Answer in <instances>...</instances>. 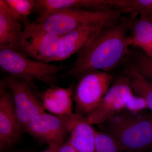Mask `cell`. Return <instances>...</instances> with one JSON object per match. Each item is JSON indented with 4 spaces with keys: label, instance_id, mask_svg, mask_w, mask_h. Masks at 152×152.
I'll use <instances>...</instances> for the list:
<instances>
[{
    "label": "cell",
    "instance_id": "cell-1",
    "mask_svg": "<svg viewBox=\"0 0 152 152\" xmlns=\"http://www.w3.org/2000/svg\"><path fill=\"white\" fill-rule=\"evenodd\" d=\"M130 20L103 29L78 53L65 76L80 78L95 71L107 72L117 67L129 54Z\"/></svg>",
    "mask_w": 152,
    "mask_h": 152
},
{
    "label": "cell",
    "instance_id": "cell-2",
    "mask_svg": "<svg viewBox=\"0 0 152 152\" xmlns=\"http://www.w3.org/2000/svg\"><path fill=\"white\" fill-rule=\"evenodd\" d=\"M103 29L86 27L59 35L30 23L24 30L22 53L48 64L64 61L78 53Z\"/></svg>",
    "mask_w": 152,
    "mask_h": 152
},
{
    "label": "cell",
    "instance_id": "cell-3",
    "mask_svg": "<svg viewBox=\"0 0 152 152\" xmlns=\"http://www.w3.org/2000/svg\"><path fill=\"white\" fill-rule=\"evenodd\" d=\"M122 12L118 9L100 11L71 9L39 15L32 24L59 35L66 34L86 27H109L118 23Z\"/></svg>",
    "mask_w": 152,
    "mask_h": 152
},
{
    "label": "cell",
    "instance_id": "cell-4",
    "mask_svg": "<svg viewBox=\"0 0 152 152\" xmlns=\"http://www.w3.org/2000/svg\"><path fill=\"white\" fill-rule=\"evenodd\" d=\"M100 125L124 151L140 152L152 146L151 114L145 111H123Z\"/></svg>",
    "mask_w": 152,
    "mask_h": 152
},
{
    "label": "cell",
    "instance_id": "cell-5",
    "mask_svg": "<svg viewBox=\"0 0 152 152\" xmlns=\"http://www.w3.org/2000/svg\"><path fill=\"white\" fill-rule=\"evenodd\" d=\"M0 67L8 76L29 81H40L56 86L58 75L66 68L41 62L10 49L0 48Z\"/></svg>",
    "mask_w": 152,
    "mask_h": 152
},
{
    "label": "cell",
    "instance_id": "cell-6",
    "mask_svg": "<svg viewBox=\"0 0 152 152\" xmlns=\"http://www.w3.org/2000/svg\"><path fill=\"white\" fill-rule=\"evenodd\" d=\"M74 96L75 113L86 117L98 105L113 82V77L107 72L95 71L79 79Z\"/></svg>",
    "mask_w": 152,
    "mask_h": 152
},
{
    "label": "cell",
    "instance_id": "cell-7",
    "mask_svg": "<svg viewBox=\"0 0 152 152\" xmlns=\"http://www.w3.org/2000/svg\"><path fill=\"white\" fill-rule=\"evenodd\" d=\"M12 95L20 123L24 129L30 121L45 113L34 82L7 76L3 79Z\"/></svg>",
    "mask_w": 152,
    "mask_h": 152
},
{
    "label": "cell",
    "instance_id": "cell-8",
    "mask_svg": "<svg viewBox=\"0 0 152 152\" xmlns=\"http://www.w3.org/2000/svg\"><path fill=\"white\" fill-rule=\"evenodd\" d=\"M134 94L127 76L117 79L100 103L85 117L90 124L101 125L123 111Z\"/></svg>",
    "mask_w": 152,
    "mask_h": 152
},
{
    "label": "cell",
    "instance_id": "cell-9",
    "mask_svg": "<svg viewBox=\"0 0 152 152\" xmlns=\"http://www.w3.org/2000/svg\"><path fill=\"white\" fill-rule=\"evenodd\" d=\"M24 133L12 93L1 79L0 81V149L18 142Z\"/></svg>",
    "mask_w": 152,
    "mask_h": 152
},
{
    "label": "cell",
    "instance_id": "cell-10",
    "mask_svg": "<svg viewBox=\"0 0 152 152\" xmlns=\"http://www.w3.org/2000/svg\"><path fill=\"white\" fill-rule=\"evenodd\" d=\"M27 132L42 143L58 147L66 142L69 135L65 121L63 116L45 113L31 120L26 127Z\"/></svg>",
    "mask_w": 152,
    "mask_h": 152
},
{
    "label": "cell",
    "instance_id": "cell-11",
    "mask_svg": "<svg viewBox=\"0 0 152 152\" xmlns=\"http://www.w3.org/2000/svg\"><path fill=\"white\" fill-rule=\"evenodd\" d=\"M69 132L68 142L77 152H95V130L85 117L76 113L61 116Z\"/></svg>",
    "mask_w": 152,
    "mask_h": 152
},
{
    "label": "cell",
    "instance_id": "cell-12",
    "mask_svg": "<svg viewBox=\"0 0 152 152\" xmlns=\"http://www.w3.org/2000/svg\"><path fill=\"white\" fill-rule=\"evenodd\" d=\"M24 30L22 23L12 14L4 0H0V48L22 53Z\"/></svg>",
    "mask_w": 152,
    "mask_h": 152
},
{
    "label": "cell",
    "instance_id": "cell-13",
    "mask_svg": "<svg viewBox=\"0 0 152 152\" xmlns=\"http://www.w3.org/2000/svg\"><path fill=\"white\" fill-rule=\"evenodd\" d=\"M73 86L68 88L54 86L38 95L44 110L58 116L73 113V101L75 93Z\"/></svg>",
    "mask_w": 152,
    "mask_h": 152
},
{
    "label": "cell",
    "instance_id": "cell-14",
    "mask_svg": "<svg viewBox=\"0 0 152 152\" xmlns=\"http://www.w3.org/2000/svg\"><path fill=\"white\" fill-rule=\"evenodd\" d=\"M111 8L107 0H35L34 11L40 15L66 9L100 11Z\"/></svg>",
    "mask_w": 152,
    "mask_h": 152
},
{
    "label": "cell",
    "instance_id": "cell-15",
    "mask_svg": "<svg viewBox=\"0 0 152 152\" xmlns=\"http://www.w3.org/2000/svg\"><path fill=\"white\" fill-rule=\"evenodd\" d=\"M112 8L118 9L122 13L130 14L132 19L137 16L152 21V0H107Z\"/></svg>",
    "mask_w": 152,
    "mask_h": 152
},
{
    "label": "cell",
    "instance_id": "cell-16",
    "mask_svg": "<svg viewBox=\"0 0 152 152\" xmlns=\"http://www.w3.org/2000/svg\"><path fill=\"white\" fill-rule=\"evenodd\" d=\"M128 41L130 46L141 48L152 43V21L139 18L131 19Z\"/></svg>",
    "mask_w": 152,
    "mask_h": 152
},
{
    "label": "cell",
    "instance_id": "cell-17",
    "mask_svg": "<svg viewBox=\"0 0 152 152\" xmlns=\"http://www.w3.org/2000/svg\"><path fill=\"white\" fill-rule=\"evenodd\" d=\"M127 72L133 92L143 98L152 112V83L131 68H128Z\"/></svg>",
    "mask_w": 152,
    "mask_h": 152
},
{
    "label": "cell",
    "instance_id": "cell-18",
    "mask_svg": "<svg viewBox=\"0 0 152 152\" xmlns=\"http://www.w3.org/2000/svg\"><path fill=\"white\" fill-rule=\"evenodd\" d=\"M4 1L14 16L28 26V17L34 10L35 0H4Z\"/></svg>",
    "mask_w": 152,
    "mask_h": 152
},
{
    "label": "cell",
    "instance_id": "cell-19",
    "mask_svg": "<svg viewBox=\"0 0 152 152\" xmlns=\"http://www.w3.org/2000/svg\"><path fill=\"white\" fill-rule=\"evenodd\" d=\"M122 147L108 133L96 131L95 152H123Z\"/></svg>",
    "mask_w": 152,
    "mask_h": 152
},
{
    "label": "cell",
    "instance_id": "cell-20",
    "mask_svg": "<svg viewBox=\"0 0 152 152\" xmlns=\"http://www.w3.org/2000/svg\"><path fill=\"white\" fill-rule=\"evenodd\" d=\"M129 67L145 78L150 80L152 83V58L145 53H137L134 55Z\"/></svg>",
    "mask_w": 152,
    "mask_h": 152
},
{
    "label": "cell",
    "instance_id": "cell-21",
    "mask_svg": "<svg viewBox=\"0 0 152 152\" xmlns=\"http://www.w3.org/2000/svg\"><path fill=\"white\" fill-rule=\"evenodd\" d=\"M149 110L146 102L143 98L135 95H132L126 105L125 111L139 113Z\"/></svg>",
    "mask_w": 152,
    "mask_h": 152
},
{
    "label": "cell",
    "instance_id": "cell-22",
    "mask_svg": "<svg viewBox=\"0 0 152 152\" xmlns=\"http://www.w3.org/2000/svg\"><path fill=\"white\" fill-rule=\"evenodd\" d=\"M57 152H77L66 140L58 147Z\"/></svg>",
    "mask_w": 152,
    "mask_h": 152
},
{
    "label": "cell",
    "instance_id": "cell-23",
    "mask_svg": "<svg viewBox=\"0 0 152 152\" xmlns=\"http://www.w3.org/2000/svg\"><path fill=\"white\" fill-rule=\"evenodd\" d=\"M141 49L143 51L144 53L145 54L152 58V43Z\"/></svg>",
    "mask_w": 152,
    "mask_h": 152
},
{
    "label": "cell",
    "instance_id": "cell-24",
    "mask_svg": "<svg viewBox=\"0 0 152 152\" xmlns=\"http://www.w3.org/2000/svg\"><path fill=\"white\" fill-rule=\"evenodd\" d=\"M59 146H48V148L47 149L43 151L42 152H57V149Z\"/></svg>",
    "mask_w": 152,
    "mask_h": 152
},
{
    "label": "cell",
    "instance_id": "cell-25",
    "mask_svg": "<svg viewBox=\"0 0 152 152\" xmlns=\"http://www.w3.org/2000/svg\"><path fill=\"white\" fill-rule=\"evenodd\" d=\"M151 132L152 135V114H151Z\"/></svg>",
    "mask_w": 152,
    "mask_h": 152
},
{
    "label": "cell",
    "instance_id": "cell-26",
    "mask_svg": "<svg viewBox=\"0 0 152 152\" xmlns=\"http://www.w3.org/2000/svg\"><path fill=\"white\" fill-rule=\"evenodd\" d=\"M151 152H152V151Z\"/></svg>",
    "mask_w": 152,
    "mask_h": 152
}]
</instances>
